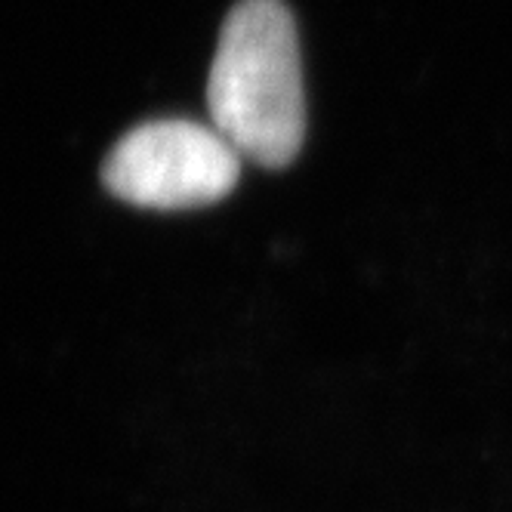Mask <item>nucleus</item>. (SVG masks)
<instances>
[{
	"instance_id": "obj_1",
	"label": "nucleus",
	"mask_w": 512,
	"mask_h": 512,
	"mask_svg": "<svg viewBox=\"0 0 512 512\" xmlns=\"http://www.w3.org/2000/svg\"><path fill=\"white\" fill-rule=\"evenodd\" d=\"M210 124L253 164L287 167L306 136L297 25L281 0H241L219 34L207 81Z\"/></svg>"
},
{
	"instance_id": "obj_2",
	"label": "nucleus",
	"mask_w": 512,
	"mask_h": 512,
	"mask_svg": "<svg viewBox=\"0 0 512 512\" xmlns=\"http://www.w3.org/2000/svg\"><path fill=\"white\" fill-rule=\"evenodd\" d=\"M241 155L213 124L152 121L130 130L102 164L115 198L149 210H189L226 198L241 176Z\"/></svg>"
}]
</instances>
